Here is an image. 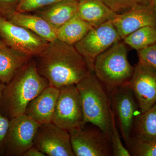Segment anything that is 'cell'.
<instances>
[{
	"label": "cell",
	"mask_w": 156,
	"mask_h": 156,
	"mask_svg": "<svg viewBox=\"0 0 156 156\" xmlns=\"http://www.w3.org/2000/svg\"><path fill=\"white\" fill-rule=\"evenodd\" d=\"M34 58L39 74L48 80L49 86L58 89L76 85L92 72L74 45L58 39L49 42Z\"/></svg>",
	"instance_id": "1"
},
{
	"label": "cell",
	"mask_w": 156,
	"mask_h": 156,
	"mask_svg": "<svg viewBox=\"0 0 156 156\" xmlns=\"http://www.w3.org/2000/svg\"><path fill=\"white\" fill-rule=\"evenodd\" d=\"M48 82L39 74L32 58L6 84L0 102V113L9 119L25 113L29 103L46 88Z\"/></svg>",
	"instance_id": "2"
},
{
	"label": "cell",
	"mask_w": 156,
	"mask_h": 156,
	"mask_svg": "<svg viewBox=\"0 0 156 156\" xmlns=\"http://www.w3.org/2000/svg\"><path fill=\"white\" fill-rule=\"evenodd\" d=\"M83 115V126L91 124L99 128L110 138L112 108L107 90L93 72L76 85Z\"/></svg>",
	"instance_id": "3"
},
{
	"label": "cell",
	"mask_w": 156,
	"mask_h": 156,
	"mask_svg": "<svg viewBox=\"0 0 156 156\" xmlns=\"http://www.w3.org/2000/svg\"><path fill=\"white\" fill-rule=\"evenodd\" d=\"M134 69L128 61L125 43L119 41L97 56L93 72L109 93L128 85Z\"/></svg>",
	"instance_id": "4"
},
{
	"label": "cell",
	"mask_w": 156,
	"mask_h": 156,
	"mask_svg": "<svg viewBox=\"0 0 156 156\" xmlns=\"http://www.w3.org/2000/svg\"><path fill=\"white\" fill-rule=\"evenodd\" d=\"M0 40L7 47L32 58L41 53L49 43L29 30L1 16Z\"/></svg>",
	"instance_id": "5"
},
{
	"label": "cell",
	"mask_w": 156,
	"mask_h": 156,
	"mask_svg": "<svg viewBox=\"0 0 156 156\" xmlns=\"http://www.w3.org/2000/svg\"><path fill=\"white\" fill-rule=\"evenodd\" d=\"M122 40L112 21L92 27L75 48L83 57L90 71L93 72L98 56Z\"/></svg>",
	"instance_id": "6"
},
{
	"label": "cell",
	"mask_w": 156,
	"mask_h": 156,
	"mask_svg": "<svg viewBox=\"0 0 156 156\" xmlns=\"http://www.w3.org/2000/svg\"><path fill=\"white\" fill-rule=\"evenodd\" d=\"M59 90L52 122L68 132L83 127V108L76 85L62 87Z\"/></svg>",
	"instance_id": "7"
},
{
	"label": "cell",
	"mask_w": 156,
	"mask_h": 156,
	"mask_svg": "<svg viewBox=\"0 0 156 156\" xmlns=\"http://www.w3.org/2000/svg\"><path fill=\"white\" fill-rule=\"evenodd\" d=\"M69 133L75 156H113L110 138L98 127L86 128L84 126Z\"/></svg>",
	"instance_id": "8"
},
{
	"label": "cell",
	"mask_w": 156,
	"mask_h": 156,
	"mask_svg": "<svg viewBox=\"0 0 156 156\" xmlns=\"http://www.w3.org/2000/svg\"><path fill=\"white\" fill-rule=\"evenodd\" d=\"M41 125L24 114L11 119L6 136V156H23L33 146Z\"/></svg>",
	"instance_id": "9"
},
{
	"label": "cell",
	"mask_w": 156,
	"mask_h": 156,
	"mask_svg": "<svg viewBox=\"0 0 156 156\" xmlns=\"http://www.w3.org/2000/svg\"><path fill=\"white\" fill-rule=\"evenodd\" d=\"M108 94L122 136L129 147L134 121L139 114L138 104L128 85L117 88Z\"/></svg>",
	"instance_id": "10"
},
{
	"label": "cell",
	"mask_w": 156,
	"mask_h": 156,
	"mask_svg": "<svg viewBox=\"0 0 156 156\" xmlns=\"http://www.w3.org/2000/svg\"><path fill=\"white\" fill-rule=\"evenodd\" d=\"M33 146L48 156H74L69 132L53 122L41 124Z\"/></svg>",
	"instance_id": "11"
},
{
	"label": "cell",
	"mask_w": 156,
	"mask_h": 156,
	"mask_svg": "<svg viewBox=\"0 0 156 156\" xmlns=\"http://www.w3.org/2000/svg\"><path fill=\"white\" fill-rule=\"evenodd\" d=\"M134 67L128 85L143 112L156 103V69L140 61Z\"/></svg>",
	"instance_id": "12"
},
{
	"label": "cell",
	"mask_w": 156,
	"mask_h": 156,
	"mask_svg": "<svg viewBox=\"0 0 156 156\" xmlns=\"http://www.w3.org/2000/svg\"><path fill=\"white\" fill-rule=\"evenodd\" d=\"M121 39L146 26L156 28V13L149 3L137 5L112 21Z\"/></svg>",
	"instance_id": "13"
},
{
	"label": "cell",
	"mask_w": 156,
	"mask_h": 156,
	"mask_svg": "<svg viewBox=\"0 0 156 156\" xmlns=\"http://www.w3.org/2000/svg\"><path fill=\"white\" fill-rule=\"evenodd\" d=\"M59 91L51 86L46 88L29 103L24 114L41 124L52 122Z\"/></svg>",
	"instance_id": "14"
},
{
	"label": "cell",
	"mask_w": 156,
	"mask_h": 156,
	"mask_svg": "<svg viewBox=\"0 0 156 156\" xmlns=\"http://www.w3.org/2000/svg\"><path fill=\"white\" fill-rule=\"evenodd\" d=\"M79 0H62L34 12L54 29L64 24L77 13Z\"/></svg>",
	"instance_id": "15"
},
{
	"label": "cell",
	"mask_w": 156,
	"mask_h": 156,
	"mask_svg": "<svg viewBox=\"0 0 156 156\" xmlns=\"http://www.w3.org/2000/svg\"><path fill=\"white\" fill-rule=\"evenodd\" d=\"M77 14L93 27L112 21L118 15L101 0H79Z\"/></svg>",
	"instance_id": "16"
},
{
	"label": "cell",
	"mask_w": 156,
	"mask_h": 156,
	"mask_svg": "<svg viewBox=\"0 0 156 156\" xmlns=\"http://www.w3.org/2000/svg\"><path fill=\"white\" fill-rule=\"evenodd\" d=\"M31 58L5 45L0 47V81L9 83Z\"/></svg>",
	"instance_id": "17"
},
{
	"label": "cell",
	"mask_w": 156,
	"mask_h": 156,
	"mask_svg": "<svg viewBox=\"0 0 156 156\" xmlns=\"http://www.w3.org/2000/svg\"><path fill=\"white\" fill-rule=\"evenodd\" d=\"M7 20L16 25L29 30L48 41H53L57 39L56 30L44 18L36 14L16 13Z\"/></svg>",
	"instance_id": "18"
},
{
	"label": "cell",
	"mask_w": 156,
	"mask_h": 156,
	"mask_svg": "<svg viewBox=\"0 0 156 156\" xmlns=\"http://www.w3.org/2000/svg\"><path fill=\"white\" fill-rule=\"evenodd\" d=\"M93 27L81 19L77 13L56 30L57 39L68 44L74 45Z\"/></svg>",
	"instance_id": "19"
},
{
	"label": "cell",
	"mask_w": 156,
	"mask_h": 156,
	"mask_svg": "<svg viewBox=\"0 0 156 156\" xmlns=\"http://www.w3.org/2000/svg\"><path fill=\"white\" fill-rule=\"evenodd\" d=\"M133 130L134 133L133 136L140 139L156 140V103L136 116Z\"/></svg>",
	"instance_id": "20"
},
{
	"label": "cell",
	"mask_w": 156,
	"mask_h": 156,
	"mask_svg": "<svg viewBox=\"0 0 156 156\" xmlns=\"http://www.w3.org/2000/svg\"><path fill=\"white\" fill-rule=\"evenodd\" d=\"M123 40L125 44L136 51L145 49L156 43V28L144 27L130 34Z\"/></svg>",
	"instance_id": "21"
},
{
	"label": "cell",
	"mask_w": 156,
	"mask_h": 156,
	"mask_svg": "<svg viewBox=\"0 0 156 156\" xmlns=\"http://www.w3.org/2000/svg\"><path fill=\"white\" fill-rule=\"evenodd\" d=\"M128 148L131 155L156 156V140L140 139L131 136Z\"/></svg>",
	"instance_id": "22"
},
{
	"label": "cell",
	"mask_w": 156,
	"mask_h": 156,
	"mask_svg": "<svg viewBox=\"0 0 156 156\" xmlns=\"http://www.w3.org/2000/svg\"><path fill=\"white\" fill-rule=\"evenodd\" d=\"M110 136L112 149L113 156H131L130 151L125 147L122 143L121 136L117 129L115 120V113L113 109L112 113Z\"/></svg>",
	"instance_id": "23"
},
{
	"label": "cell",
	"mask_w": 156,
	"mask_h": 156,
	"mask_svg": "<svg viewBox=\"0 0 156 156\" xmlns=\"http://www.w3.org/2000/svg\"><path fill=\"white\" fill-rule=\"evenodd\" d=\"M117 14L128 11L137 5L149 4V0H101Z\"/></svg>",
	"instance_id": "24"
},
{
	"label": "cell",
	"mask_w": 156,
	"mask_h": 156,
	"mask_svg": "<svg viewBox=\"0 0 156 156\" xmlns=\"http://www.w3.org/2000/svg\"><path fill=\"white\" fill-rule=\"evenodd\" d=\"M62 0H22L17 13L34 12Z\"/></svg>",
	"instance_id": "25"
},
{
	"label": "cell",
	"mask_w": 156,
	"mask_h": 156,
	"mask_svg": "<svg viewBox=\"0 0 156 156\" xmlns=\"http://www.w3.org/2000/svg\"><path fill=\"white\" fill-rule=\"evenodd\" d=\"M137 52L139 61L156 69V43Z\"/></svg>",
	"instance_id": "26"
},
{
	"label": "cell",
	"mask_w": 156,
	"mask_h": 156,
	"mask_svg": "<svg viewBox=\"0 0 156 156\" xmlns=\"http://www.w3.org/2000/svg\"><path fill=\"white\" fill-rule=\"evenodd\" d=\"M22 0H0V16L8 19L17 13Z\"/></svg>",
	"instance_id": "27"
},
{
	"label": "cell",
	"mask_w": 156,
	"mask_h": 156,
	"mask_svg": "<svg viewBox=\"0 0 156 156\" xmlns=\"http://www.w3.org/2000/svg\"><path fill=\"white\" fill-rule=\"evenodd\" d=\"M10 119L0 113V156H6L5 142Z\"/></svg>",
	"instance_id": "28"
},
{
	"label": "cell",
	"mask_w": 156,
	"mask_h": 156,
	"mask_svg": "<svg viewBox=\"0 0 156 156\" xmlns=\"http://www.w3.org/2000/svg\"><path fill=\"white\" fill-rule=\"evenodd\" d=\"M23 156H46L44 154L34 146L30 148L23 155Z\"/></svg>",
	"instance_id": "29"
},
{
	"label": "cell",
	"mask_w": 156,
	"mask_h": 156,
	"mask_svg": "<svg viewBox=\"0 0 156 156\" xmlns=\"http://www.w3.org/2000/svg\"><path fill=\"white\" fill-rule=\"evenodd\" d=\"M6 84L0 81V102L2 98L3 92L5 87Z\"/></svg>",
	"instance_id": "30"
},
{
	"label": "cell",
	"mask_w": 156,
	"mask_h": 156,
	"mask_svg": "<svg viewBox=\"0 0 156 156\" xmlns=\"http://www.w3.org/2000/svg\"><path fill=\"white\" fill-rule=\"evenodd\" d=\"M150 3L154 7L156 13V0H149Z\"/></svg>",
	"instance_id": "31"
},
{
	"label": "cell",
	"mask_w": 156,
	"mask_h": 156,
	"mask_svg": "<svg viewBox=\"0 0 156 156\" xmlns=\"http://www.w3.org/2000/svg\"><path fill=\"white\" fill-rule=\"evenodd\" d=\"M4 45H5L4 44H3V42L2 41H1V40H0V47H2V46H4Z\"/></svg>",
	"instance_id": "32"
}]
</instances>
